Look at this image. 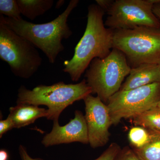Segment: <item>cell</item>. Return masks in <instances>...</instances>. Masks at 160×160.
I'll return each mask as SVG.
<instances>
[{
	"instance_id": "cell-20",
	"label": "cell",
	"mask_w": 160,
	"mask_h": 160,
	"mask_svg": "<svg viewBox=\"0 0 160 160\" xmlns=\"http://www.w3.org/2000/svg\"><path fill=\"white\" fill-rule=\"evenodd\" d=\"M14 128V125L12 120L7 117L6 120L0 121V138H2L3 134L7 132Z\"/></svg>"
},
{
	"instance_id": "cell-18",
	"label": "cell",
	"mask_w": 160,
	"mask_h": 160,
	"mask_svg": "<svg viewBox=\"0 0 160 160\" xmlns=\"http://www.w3.org/2000/svg\"><path fill=\"white\" fill-rule=\"evenodd\" d=\"M121 149L117 143H111L99 157L94 160H114Z\"/></svg>"
},
{
	"instance_id": "cell-25",
	"label": "cell",
	"mask_w": 160,
	"mask_h": 160,
	"mask_svg": "<svg viewBox=\"0 0 160 160\" xmlns=\"http://www.w3.org/2000/svg\"><path fill=\"white\" fill-rule=\"evenodd\" d=\"M65 1H62V0L58 1L57 2L56 6V9H59V8H61L63 6L64 3H65Z\"/></svg>"
},
{
	"instance_id": "cell-23",
	"label": "cell",
	"mask_w": 160,
	"mask_h": 160,
	"mask_svg": "<svg viewBox=\"0 0 160 160\" xmlns=\"http://www.w3.org/2000/svg\"><path fill=\"white\" fill-rule=\"evenodd\" d=\"M152 10L154 14L160 20V0L154 4Z\"/></svg>"
},
{
	"instance_id": "cell-26",
	"label": "cell",
	"mask_w": 160,
	"mask_h": 160,
	"mask_svg": "<svg viewBox=\"0 0 160 160\" xmlns=\"http://www.w3.org/2000/svg\"><path fill=\"white\" fill-rule=\"evenodd\" d=\"M157 106L159 109H160V100H159L158 102L157 105Z\"/></svg>"
},
{
	"instance_id": "cell-10",
	"label": "cell",
	"mask_w": 160,
	"mask_h": 160,
	"mask_svg": "<svg viewBox=\"0 0 160 160\" xmlns=\"http://www.w3.org/2000/svg\"><path fill=\"white\" fill-rule=\"evenodd\" d=\"M79 142L89 144L88 129L85 116L76 110L74 118L64 126H60L58 121H53L51 131L43 138L42 143L45 147Z\"/></svg>"
},
{
	"instance_id": "cell-4",
	"label": "cell",
	"mask_w": 160,
	"mask_h": 160,
	"mask_svg": "<svg viewBox=\"0 0 160 160\" xmlns=\"http://www.w3.org/2000/svg\"><path fill=\"white\" fill-rule=\"evenodd\" d=\"M126 56L131 68L145 64H160V28L139 26L115 29L112 49Z\"/></svg>"
},
{
	"instance_id": "cell-15",
	"label": "cell",
	"mask_w": 160,
	"mask_h": 160,
	"mask_svg": "<svg viewBox=\"0 0 160 160\" xmlns=\"http://www.w3.org/2000/svg\"><path fill=\"white\" fill-rule=\"evenodd\" d=\"M132 119L135 126L160 131V109L157 106Z\"/></svg>"
},
{
	"instance_id": "cell-27",
	"label": "cell",
	"mask_w": 160,
	"mask_h": 160,
	"mask_svg": "<svg viewBox=\"0 0 160 160\" xmlns=\"http://www.w3.org/2000/svg\"></svg>"
},
{
	"instance_id": "cell-1",
	"label": "cell",
	"mask_w": 160,
	"mask_h": 160,
	"mask_svg": "<svg viewBox=\"0 0 160 160\" xmlns=\"http://www.w3.org/2000/svg\"><path fill=\"white\" fill-rule=\"evenodd\" d=\"M105 12L98 5L88 6L87 22L82 37L78 43L71 60L65 61L63 71L73 82H77L95 58L106 57L112 49L114 30L106 28Z\"/></svg>"
},
{
	"instance_id": "cell-9",
	"label": "cell",
	"mask_w": 160,
	"mask_h": 160,
	"mask_svg": "<svg viewBox=\"0 0 160 160\" xmlns=\"http://www.w3.org/2000/svg\"><path fill=\"white\" fill-rule=\"evenodd\" d=\"M83 100L89 144L94 149L102 147L109 142L110 135L109 129L112 124L108 106L99 98L91 94Z\"/></svg>"
},
{
	"instance_id": "cell-14",
	"label": "cell",
	"mask_w": 160,
	"mask_h": 160,
	"mask_svg": "<svg viewBox=\"0 0 160 160\" xmlns=\"http://www.w3.org/2000/svg\"><path fill=\"white\" fill-rule=\"evenodd\" d=\"M151 139L142 148L133 149L141 160H160V131L151 130Z\"/></svg>"
},
{
	"instance_id": "cell-8",
	"label": "cell",
	"mask_w": 160,
	"mask_h": 160,
	"mask_svg": "<svg viewBox=\"0 0 160 160\" xmlns=\"http://www.w3.org/2000/svg\"><path fill=\"white\" fill-rule=\"evenodd\" d=\"M159 0H116L106 12L105 22L108 28L134 29L139 26L160 28V20L153 13V6Z\"/></svg>"
},
{
	"instance_id": "cell-24",
	"label": "cell",
	"mask_w": 160,
	"mask_h": 160,
	"mask_svg": "<svg viewBox=\"0 0 160 160\" xmlns=\"http://www.w3.org/2000/svg\"><path fill=\"white\" fill-rule=\"evenodd\" d=\"M9 156L8 152L5 149L0 150V160H8Z\"/></svg>"
},
{
	"instance_id": "cell-5",
	"label": "cell",
	"mask_w": 160,
	"mask_h": 160,
	"mask_svg": "<svg viewBox=\"0 0 160 160\" xmlns=\"http://www.w3.org/2000/svg\"><path fill=\"white\" fill-rule=\"evenodd\" d=\"M131 69L125 54L113 48L106 57L92 61L85 77L92 89V94H97L103 102L107 104L110 98L119 91Z\"/></svg>"
},
{
	"instance_id": "cell-12",
	"label": "cell",
	"mask_w": 160,
	"mask_h": 160,
	"mask_svg": "<svg viewBox=\"0 0 160 160\" xmlns=\"http://www.w3.org/2000/svg\"><path fill=\"white\" fill-rule=\"evenodd\" d=\"M8 117L15 128H21L32 124L39 118L47 117L48 109L29 104H17L9 108Z\"/></svg>"
},
{
	"instance_id": "cell-22",
	"label": "cell",
	"mask_w": 160,
	"mask_h": 160,
	"mask_svg": "<svg viewBox=\"0 0 160 160\" xmlns=\"http://www.w3.org/2000/svg\"><path fill=\"white\" fill-rule=\"evenodd\" d=\"M19 151L22 160H43L40 158H32L28 154L26 148L22 145L19 146Z\"/></svg>"
},
{
	"instance_id": "cell-21",
	"label": "cell",
	"mask_w": 160,
	"mask_h": 160,
	"mask_svg": "<svg viewBox=\"0 0 160 160\" xmlns=\"http://www.w3.org/2000/svg\"><path fill=\"white\" fill-rule=\"evenodd\" d=\"M98 6L102 9L105 12L109 9L114 1L112 0H96V1Z\"/></svg>"
},
{
	"instance_id": "cell-16",
	"label": "cell",
	"mask_w": 160,
	"mask_h": 160,
	"mask_svg": "<svg viewBox=\"0 0 160 160\" xmlns=\"http://www.w3.org/2000/svg\"><path fill=\"white\" fill-rule=\"evenodd\" d=\"M128 138L134 149H139L147 145L151 139V131L149 129L136 126L129 130Z\"/></svg>"
},
{
	"instance_id": "cell-3",
	"label": "cell",
	"mask_w": 160,
	"mask_h": 160,
	"mask_svg": "<svg viewBox=\"0 0 160 160\" xmlns=\"http://www.w3.org/2000/svg\"><path fill=\"white\" fill-rule=\"evenodd\" d=\"M92 92L85 79L75 84L61 82L51 86L39 85L32 90L22 86L18 91L17 104L46 106L48 108L47 119L58 121L64 109L76 101L84 100Z\"/></svg>"
},
{
	"instance_id": "cell-7",
	"label": "cell",
	"mask_w": 160,
	"mask_h": 160,
	"mask_svg": "<svg viewBox=\"0 0 160 160\" xmlns=\"http://www.w3.org/2000/svg\"><path fill=\"white\" fill-rule=\"evenodd\" d=\"M160 99V82L126 91L119 90L107 103L112 125L122 119L133 118L157 106Z\"/></svg>"
},
{
	"instance_id": "cell-19",
	"label": "cell",
	"mask_w": 160,
	"mask_h": 160,
	"mask_svg": "<svg viewBox=\"0 0 160 160\" xmlns=\"http://www.w3.org/2000/svg\"><path fill=\"white\" fill-rule=\"evenodd\" d=\"M114 160H141L133 150L128 146L121 149Z\"/></svg>"
},
{
	"instance_id": "cell-13",
	"label": "cell",
	"mask_w": 160,
	"mask_h": 160,
	"mask_svg": "<svg viewBox=\"0 0 160 160\" xmlns=\"http://www.w3.org/2000/svg\"><path fill=\"white\" fill-rule=\"evenodd\" d=\"M22 15L31 20L45 14L51 9L53 0H17Z\"/></svg>"
},
{
	"instance_id": "cell-2",
	"label": "cell",
	"mask_w": 160,
	"mask_h": 160,
	"mask_svg": "<svg viewBox=\"0 0 160 160\" xmlns=\"http://www.w3.org/2000/svg\"><path fill=\"white\" fill-rule=\"evenodd\" d=\"M79 2L78 0L70 1L65 11L49 22L35 24L23 19L18 21L1 14L0 22L42 50L49 63L53 64L58 56L65 49L62 41L69 38L72 34L67 21Z\"/></svg>"
},
{
	"instance_id": "cell-11",
	"label": "cell",
	"mask_w": 160,
	"mask_h": 160,
	"mask_svg": "<svg viewBox=\"0 0 160 160\" xmlns=\"http://www.w3.org/2000/svg\"><path fill=\"white\" fill-rule=\"evenodd\" d=\"M160 82V66L145 64L131 68L120 90L126 91Z\"/></svg>"
},
{
	"instance_id": "cell-6",
	"label": "cell",
	"mask_w": 160,
	"mask_h": 160,
	"mask_svg": "<svg viewBox=\"0 0 160 160\" xmlns=\"http://www.w3.org/2000/svg\"><path fill=\"white\" fill-rule=\"evenodd\" d=\"M0 58L8 63L14 75L25 79L33 75L42 62L32 43L1 22Z\"/></svg>"
},
{
	"instance_id": "cell-17",
	"label": "cell",
	"mask_w": 160,
	"mask_h": 160,
	"mask_svg": "<svg viewBox=\"0 0 160 160\" xmlns=\"http://www.w3.org/2000/svg\"><path fill=\"white\" fill-rule=\"evenodd\" d=\"M0 14L18 21L22 19L17 0H1Z\"/></svg>"
}]
</instances>
